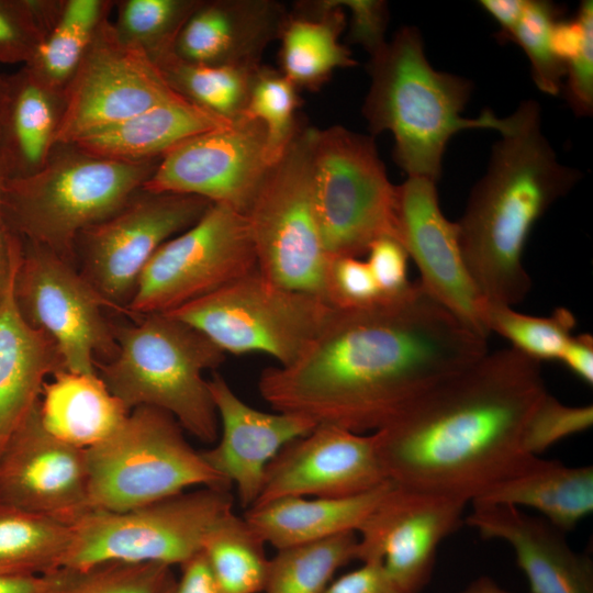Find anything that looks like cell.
<instances>
[{"mask_svg": "<svg viewBox=\"0 0 593 593\" xmlns=\"http://www.w3.org/2000/svg\"><path fill=\"white\" fill-rule=\"evenodd\" d=\"M266 542L233 510L206 534L202 553L221 593H262L269 568Z\"/></svg>", "mask_w": 593, "mask_h": 593, "instance_id": "d6a6232c", "label": "cell"}, {"mask_svg": "<svg viewBox=\"0 0 593 593\" xmlns=\"http://www.w3.org/2000/svg\"><path fill=\"white\" fill-rule=\"evenodd\" d=\"M315 127H300L244 214L257 269L273 283L324 298L328 262L312 183Z\"/></svg>", "mask_w": 593, "mask_h": 593, "instance_id": "30bf717a", "label": "cell"}, {"mask_svg": "<svg viewBox=\"0 0 593 593\" xmlns=\"http://www.w3.org/2000/svg\"><path fill=\"white\" fill-rule=\"evenodd\" d=\"M70 538L71 526L0 500V573L55 572Z\"/></svg>", "mask_w": 593, "mask_h": 593, "instance_id": "1f68e13d", "label": "cell"}, {"mask_svg": "<svg viewBox=\"0 0 593 593\" xmlns=\"http://www.w3.org/2000/svg\"><path fill=\"white\" fill-rule=\"evenodd\" d=\"M37 409L45 430L81 449L104 441L130 414L98 373L66 369L44 383Z\"/></svg>", "mask_w": 593, "mask_h": 593, "instance_id": "83f0119b", "label": "cell"}, {"mask_svg": "<svg viewBox=\"0 0 593 593\" xmlns=\"http://www.w3.org/2000/svg\"><path fill=\"white\" fill-rule=\"evenodd\" d=\"M366 260L383 302L405 295L413 287L407 279L409 255L395 238L382 237L371 244Z\"/></svg>", "mask_w": 593, "mask_h": 593, "instance_id": "ee69618b", "label": "cell"}, {"mask_svg": "<svg viewBox=\"0 0 593 593\" xmlns=\"http://www.w3.org/2000/svg\"><path fill=\"white\" fill-rule=\"evenodd\" d=\"M332 310L323 298L280 287L256 268L167 314L200 331L225 354L264 353L288 366Z\"/></svg>", "mask_w": 593, "mask_h": 593, "instance_id": "8fae6325", "label": "cell"}, {"mask_svg": "<svg viewBox=\"0 0 593 593\" xmlns=\"http://www.w3.org/2000/svg\"><path fill=\"white\" fill-rule=\"evenodd\" d=\"M592 424V405L569 406L547 392L528 418L523 450L527 455L539 456L557 441L584 432Z\"/></svg>", "mask_w": 593, "mask_h": 593, "instance_id": "b9f144b4", "label": "cell"}, {"mask_svg": "<svg viewBox=\"0 0 593 593\" xmlns=\"http://www.w3.org/2000/svg\"><path fill=\"white\" fill-rule=\"evenodd\" d=\"M113 8L109 0H64L55 23L22 68L65 101L97 30Z\"/></svg>", "mask_w": 593, "mask_h": 593, "instance_id": "4dcf8cb0", "label": "cell"}, {"mask_svg": "<svg viewBox=\"0 0 593 593\" xmlns=\"http://www.w3.org/2000/svg\"><path fill=\"white\" fill-rule=\"evenodd\" d=\"M511 118L456 223L466 267L484 301L514 307L532 287L523 265L532 228L581 174L558 160L536 101H523Z\"/></svg>", "mask_w": 593, "mask_h": 593, "instance_id": "3957f363", "label": "cell"}, {"mask_svg": "<svg viewBox=\"0 0 593 593\" xmlns=\"http://www.w3.org/2000/svg\"><path fill=\"white\" fill-rule=\"evenodd\" d=\"M181 100L155 63L118 35L108 16L66 91L55 145Z\"/></svg>", "mask_w": 593, "mask_h": 593, "instance_id": "9a60e30c", "label": "cell"}, {"mask_svg": "<svg viewBox=\"0 0 593 593\" xmlns=\"http://www.w3.org/2000/svg\"><path fill=\"white\" fill-rule=\"evenodd\" d=\"M64 99L37 82L24 68L9 76V97L0 147L5 178L40 170L54 146Z\"/></svg>", "mask_w": 593, "mask_h": 593, "instance_id": "f546056e", "label": "cell"}, {"mask_svg": "<svg viewBox=\"0 0 593 593\" xmlns=\"http://www.w3.org/2000/svg\"><path fill=\"white\" fill-rule=\"evenodd\" d=\"M8 97H9V76H5L0 70V147H1L2 131H3V124H4L5 111H7V104H8Z\"/></svg>", "mask_w": 593, "mask_h": 593, "instance_id": "11a10c76", "label": "cell"}, {"mask_svg": "<svg viewBox=\"0 0 593 593\" xmlns=\"http://www.w3.org/2000/svg\"><path fill=\"white\" fill-rule=\"evenodd\" d=\"M77 267L48 249L21 239L13 278L18 310L56 345L66 370L96 374L97 362L118 350L107 301Z\"/></svg>", "mask_w": 593, "mask_h": 593, "instance_id": "5bb4252c", "label": "cell"}, {"mask_svg": "<svg viewBox=\"0 0 593 593\" xmlns=\"http://www.w3.org/2000/svg\"><path fill=\"white\" fill-rule=\"evenodd\" d=\"M486 353V339L415 281L396 300L333 307L293 362L261 372L258 389L277 412L373 433Z\"/></svg>", "mask_w": 593, "mask_h": 593, "instance_id": "6da1fadb", "label": "cell"}, {"mask_svg": "<svg viewBox=\"0 0 593 593\" xmlns=\"http://www.w3.org/2000/svg\"><path fill=\"white\" fill-rule=\"evenodd\" d=\"M299 89L280 70L260 65L254 75L240 116L260 121L267 131L268 153L275 165L299 131Z\"/></svg>", "mask_w": 593, "mask_h": 593, "instance_id": "8d00e7d4", "label": "cell"}, {"mask_svg": "<svg viewBox=\"0 0 593 593\" xmlns=\"http://www.w3.org/2000/svg\"><path fill=\"white\" fill-rule=\"evenodd\" d=\"M233 502L231 490L204 486L127 511H90L71 525L61 569L116 562L180 567L201 551Z\"/></svg>", "mask_w": 593, "mask_h": 593, "instance_id": "ba28073f", "label": "cell"}, {"mask_svg": "<svg viewBox=\"0 0 593 593\" xmlns=\"http://www.w3.org/2000/svg\"><path fill=\"white\" fill-rule=\"evenodd\" d=\"M486 317L490 333L505 337L513 348L539 362L559 360L577 324L574 315L564 307L540 317L511 306L488 304Z\"/></svg>", "mask_w": 593, "mask_h": 593, "instance_id": "74e56055", "label": "cell"}, {"mask_svg": "<svg viewBox=\"0 0 593 593\" xmlns=\"http://www.w3.org/2000/svg\"><path fill=\"white\" fill-rule=\"evenodd\" d=\"M460 593H512L489 577H480L470 582Z\"/></svg>", "mask_w": 593, "mask_h": 593, "instance_id": "db71d44e", "label": "cell"}, {"mask_svg": "<svg viewBox=\"0 0 593 593\" xmlns=\"http://www.w3.org/2000/svg\"><path fill=\"white\" fill-rule=\"evenodd\" d=\"M257 268L244 214L213 203L192 226L167 240L144 268L126 311L168 313Z\"/></svg>", "mask_w": 593, "mask_h": 593, "instance_id": "7c38bea8", "label": "cell"}, {"mask_svg": "<svg viewBox=\"0 0 593 593\" xmlns=\"http://www.w3.org/2000/svg\"><path fill=\"white\" fill-rule=\"evenodd\" d=\"M573 374L586 384L593 382V337L590 334L572 335L559 358Z\"/></svg>", "mask_w": 593, "mask_h": 593, "instance_id": "c3c4849f", "label": "cell"}, {"mask_svg": "<svg viewBox=\"0 0 593 593\" xmlns=\"http://www.w3.org/2000/svg\"><path fill=\"white\" fill-rule=\"evenodd\" d=\"M347 25L336 0L302 2L288 14L279 40L280 71L299 90H318L336 69L357 65L340 43Z\"/></svg>", "mask_w": 593, "mask_h": 593, "instance_id": "f1b7e54d", "label": "cell"}, {"mask_svg": "<svg viewBox=\"0 0 593 593\" xmlns=\"http://www.w3.org/2000/svg\"><path fill=\"white\" fill-rule=\"evenodd\" d=\"M358 536L344 533L277 550L262 593H323L335 572L357 560Z\"/></svg>", "mask_w": 593, "mask_h": 593, "instance_id": "e575fe53", "label": "cell"}, {"mask_svg": "<svg viewBox=\"0 0 593 593\" xmlns=\"http://www.w3.org/2000/svg\"><path fill=\"white\" fill-rule=\"evenodd\" d=\"M466 523L486 539L508 544L530 593H593V563L574 551L564 532L541 516L508 505L472 504Z\"/></svg>", "mask_w": 593, "mask_h": 593, "instance_id": "7402d4cb", "label": "cell"}, {"mask_svg": "<svg viewBox=\"0 0 593 593\" xmlns=\"http://www.w3.org/2000/svg\"><path fill=\"white\" fill-rule=\"evenodd\" d=\"M221 435L214 447L201 451L208 465L235 485L240 505L248 510L259 495L269 462L290 441L317 424L290 413H268L245 403L217 372L208 380Z\"/></svg>", "mask_w": 593, "mask_h": 593, "instance_id": "44dd1931", "label": "cell"}, {"mask_svg": "<svg viewBox=\"0 0 593 593\" xmlns=\"http://www.w3.org/2000/svg\"><path fill=\"white\" fill-rule=\"evenodd\" d=\"M323 593H402L379 561L361 566L332 581Z\"/></svg>", "mask_w": 593, "mask_h": 593, "instance_id": "7dc6e473", "label": "cell"}, {"mask_svg": "<svg viewBox=\"0 0 593 593\" xmlns=\"http://www.w3.org/2000/svg\"><path fill=\"white\" fill-rule=\"evenodd\" d=\"M91 511L122 512L194 488L231 490L167 412L139 406L104 441L86 449Z\"/></svg>", "mask_w": 593, "mask_h": 593, "instance_id": "52a82bcc", "label": "cell"}, {"mask_svg": "<svg viewBox=\"0 0 593 593\" xmlns=\"http://www.w3.org/2000/svg\"><path fill=\"white\" fill-rule=\"evenodd\" d=\"M202 0H122L112 21L118 35L154 63L175 53L183 25Z\"/></svg>", "mask_w": 593, "mask_h": 593, "instance_id": "d590c367", "label": "cell"}, {"mask_svg": "<svg viewBox=\"0 0 593 593\" xmlns=\"http://www.w3.org/2000/svg\"><path fill=\"white\" fill-rule=\"evenodd\" d=\"M564 96L573 112L580 116L593 110V19L585 26L579 53L566 66Z\"/></svg>", "mask_w": 593, "mask_h": 593, "instance_id": "bcb514c9", "label": "cell"}, {"mask_svg": "<svg viewBox=\"0 0 593 593\" xmlns=\"http://www.w3.org/2000/svg\"><path fill=\"white\" fill-rule=\"evenodd\" d=\"M13 278L0 301V452L38 403L44 383L65 369L55 343L20 314Z\"/></svg>", "mask_w": 593, "mask_h": 593, "instance_id": "cb8c5ba5", "label": "cell"}, {"mask_svg": "<svg viewBox=\"0 0 593 593\" xmlns=\"http://www.w3.org/2000/svg\"><path fill=\"white\" fill-rule=\"evenodd\" d=\"M470 504L530 507L566 533L593 511V467H570L534 456Z\"/></svg>", "mask_w": 593, "mask_h": 593, "instance_id": "484cf974", "label": "cell"}, {"mask_svg": "<svg viewBox=\"0 0 593 593\" xmlns=\"http://www.w3.org/2000/svg\"><path fill=\"white\" fill-rule=\"evenodd\" d=\"M64 0H0V65L32 57L59 15Z\"/></svg>", "mask_w": 593, "mask_h": 593, "instance_id": "60d3db41", "label": "cell"}, {"mask_svg": "<svg viewBox=\"0 0 593 593\" xmlns=\"http://www.w3.org/2000/svg\"><path fill=\"white\" fill-rule=\"evenodd\" d=\"M560 16L561 9L552 2L526 0L521 19L506 37L523 48L536 86L550 96L562 90V77L566 76V67L551 46V31Z\"/></svg>", "mask_w": 593, "mask_h": 593, "instance_id": "ab89813d", "label": "cell"}, {"mask_svg": "<svg viewBox=\"0 0 593 593\" xmlns=\"http://www.w3.org/2000/svg\"><path fill=\"white\" fill-rule=\"evenodd\" d=\"M385 481L373 433L317 424L269 462L254 505L289 496H353Z\"/></svg>", "mask_w": 593, "mask_h": 593, "instance_id": "d6986e66", "label": "cell"}, {"mask_svg": "<svg viewBox=\"0 0 593 593\" xmlns=\"http://www.w3.org/2000/svg\"><path fill=\"white\" fill-rule=\"evenodd\" d=\"M465 499L393 488L358 528L357 560L379 561L402 593L429 582L437 549L461 524Z\"/></svg>", "mask_w": 593, "mask_h": 593, "instance_id": "e0dca14e", "label": "cell"}, {"mask_svg": "<svg viewBox=\"0 0 593 593\" xmlns=\"http://www.w3.org/2000/svg\"><path fill=\"white\" fill-rule=\"evenodd\" d=\"M168 85L187 101L222 119L239 118L257 67L190 63L172 53L156 61Z\"/></svg>", "mask_w": 593, "mask_h": 593, "instance_id": "836d02e7", "label": "cell"}, {"mask_svg": "<svg viewBox=\"0 0 593 593\" xmlns=\"http://www.w3.org/2000/svg\"><path fill=\"white\" fill-rule=\"evenodd\" d=\"M312 183L328 257L359 258L382 237L400 242L398 186L389 180L373 137L340 125L315 127Z\"/></svg>", "mask_w": 593, "mask_h": 593, "instance_id": "9c48e42d", "label": "cell"}, {"mask_svg": "<svg viewBox=\"0 0 593 593\" xmlns=\"http://www.w3.org/2000/svg\"><path fill=\"white\" fill-rule=\"evenodd\" d=\"M4 174L0 165V301L14 275L21 250V238L7 225L1 206V188Z\"/></svg>", "mask_w": 593, "mask_h": 593, "instance_id": "f907efd6", "label": "cell"}, {"mask_svg": "<svg viewBox=\"0 0 593 593\" xmlns=\"http://www.w3.org/2000/svg\"><path fill=\"white\" fill-rule=\"evenodd\" d=\"M212 204L195 195L139 189L115 213L79 234L76 266L112 311L130 317L126 307L152 257Z\"/></svg>", "mask_w": 593, "mask_h": 593, "instance_id": "4fadbf2b", "label": "cell"}, {"mask_svg": "<svg viewBox=\"0 0 593 593\" xmlns=\"http://www.w3.org/2000/svg\"><path fill=\"white\" fill-rule=\"evenodd\" d=\"M114 324L116 354L96 368L108 389L131 412L161 410L204 444L219 438L220 422L205 370L217 368L225 353L204 334L167 313L139 315Z\"/></svg>", "mask_w": 593, "mask_h": 593, "instance_id": "5b68a950", "label": "cell"}, {"mask_svg": "<svg viewBox=\"0 0 593 593\" xmlns=\"http://www.w3.org/2000/svg\"><path fill=\"white\" fill-rule=\"evenodd\" d=\"M398 226L400 242L421 273L422 288L486 339L491 334L488 303L466 267L457 223L441 212L436 182L407 177L398 186Z\"/></svg>", "mask_w": 593, "mask_h": 593, "instance_id": "ac0fdd59", "label": "cell"}, {"mask_svg": "<svg viewBox=\"0 0 593 593\" xmlns=\"http://www.w3.org/2000/svg\"><path fill=\"white\" fill-rule=\"evenodd\" d=\"M272 166L265 125L239 116L166 153L142 189L195 195L245 214Z\"/></svg>", "mask_w": 593, "mask_h": 593, "instance_id": "2e32d148", "label": "cell"}, {"mask_svg": "<svg viewBox=\"0 0 593 593\" xmlns=\"http://www.w3.org/2000/svg\"><path fill=\"white\" fill-rule=\"evenodd\" d=\"M177 577L161 563H105L86 570L63 569L53 593H174Z\"/></svg>", "mask_w": 593, "mask_h": 593, "instance_id": "f35d334b", "label": "cell"}, {"mask_svg": "<svg viewBox=\"0 0 593 593\" xmlns=\"http://www.w3.org/2000/svg\"><path fill=\"white\" fill-rule=\"evenodd\" d=\"M350 13L348 42L361 45L371 56L387 44L388 4L381 0H336Z\"/></svg>", "mask_w": 593, "mask_h": 593, "instance_id": "f6af8a7d", "label": "cell"}, {"mask_svg": "<svg viewBox=\"0 0 593 593\" xmlns=\"http://www.w3.org/2000/svg\"><path fill=\"white\" fill-rule=\"evenodd\" d=\"M324 298L334 309H363L383 302L366 260L329 257L324 278Z\"/></svg>", "mask_w": 593, "mask_h": 593, "instance_id": "7bdbcfd3", "label": "cell"}, {"mask_svg": "<svg viewBox=\"0 0 593 593\" xmlns=\"http://www.w3.org/2000/svg\"><path fill=\"white\" fill-rule=\"evenodd\" d=\"M288 14L272 0H202L180 31L175 53L190 63L257 67Z\"/></svg>", "mask_w": 593, "mask_h": 593, "instance_id": "603a6c76", "label": "cell"}, {"mask_svg": "<svg viewBox=\"0 0 593 593\" xmlns=\"http://www.w3.org/2000/svg\"><path fill=\"white\" fill-rule=\"evenodd\" d=\"M180 569L174 593H221L202 551Z\"/></svg>", "mask_w": 593, "mask_h": 593, "instance_id": "681fc988", "label": "cell"}, {"mask_svg": "<svg viewBox=\"0 0 593 593\" xmlns=\"http://www.w3.org/2000/svg\"><path fill=\"white\" fill-rule=\"evenodd\" d=\"M394 483L345 497L289 496L254 505L244 517L277 550L357 532Z\"/></svg>", "mask_w": 593, "mask_h": 593, "instance_id": "d4e9b609", "label": "cell"}, {"mask_svg": "<svg viewBox=\"0 0 593 593\" xmlns=\"http://www.w3.org/2000/svg\"><path fill=\"white\" fill-rule=\"evenodd\" d=\"M63 569L47 574L0 573V593H53Z\"/></svg>", "mask_w": 593, "mask_h": 593, "instance_id": "816d5d0a", "label": "cell"}, {"mask_svg": "<svg viewBox=\"0 0 593 593\" xmlns=\"http://www.w3.org/2000/svg\"><path fill=\"white\" fill-rule=\"evenodd\" d=\"M479 3L500 24L497 38L505 42L521 19L526 0H481Z\"/></svg>", "mask_w": 593, "mask_h": 593, "instance_id": "f5cc1de1", "label": "cell"}, {"mask_svg": "<svg viewBox=\"0 0 593 593\" xmlns=\"http://www.w3.org/2000/svg\"><path fill=\"white\" fill-rule=\"evenodd\" d=\"M231 122L181 100L92 131L70 144L97 157L138 163L159 159L184 141Z\"/></svg>", "mask_w": 593, "mask_h": 593, "instance_id": "4316f807", "label": "cell"}, {"mask_svg": "<svg viewBox=\"0 0 593 593\" xmlns=\"http://www.w3.org/2000/svg\"><path fill=\"white\" fill-rule=\"evenodd\" d=\"M37 406L0 452V500L71 526L91 511L86 449L45 430Z\"/></svg>", "mask_w": 593, "mask_h": 593, "instance_id": "ffe728a7", "label": "cell"}, {"mask_svg": "<svg viewBox=\"0 0 593 593\" xmlns=\"http://www.w3.org/2000/svg\"><path fill=\"white\" fill-rule=\"evenodd\" d=\"M160 159L119 161L90 155L72 144L55 145L36 172L4 177L1 206L7 225L21 239L76 266L79 234L121 209L142 189Z\"/></svg>", "mask_w": 593, "mask_h": 593, "instance_id": "8992f818", "label": "cell"}, {"mask_svg": "<svg viewBox=\"0 0 593 593\" xmlns=\"http://www.w3.org/2000/svg\"><path fill=\"white\" fill-rule=\"evenodd\" d=\"M368 71L371 83L362 114L373 135H393V158L407 177L437 182L447 143L460 131L490 128L502 134L511 127V115L499 119L489 110L475 119L461 115L472 83L434 69L414 26L396 31L370 57Z\"/></svg>", "mask_w": 593, "mask_h": 593, "instance_id": "277c9868", "label": "cell"}, {"mask_svg": "<svg viewBox=\"0 0 593 593\" xmlns=\"http://www.w3.org/2000/svg\"><path fill=\"white\" fill-rule=\"evenodd\" d=\"M539 361L513 347L439 381L373 432L388 480L469 503L522 468L526 424L547 393Z\"/></svg>", "mask_w": 593, "mask_h": 593, "instance_id": "7a4b0ae2", "label": "cell"}]
</instances>
